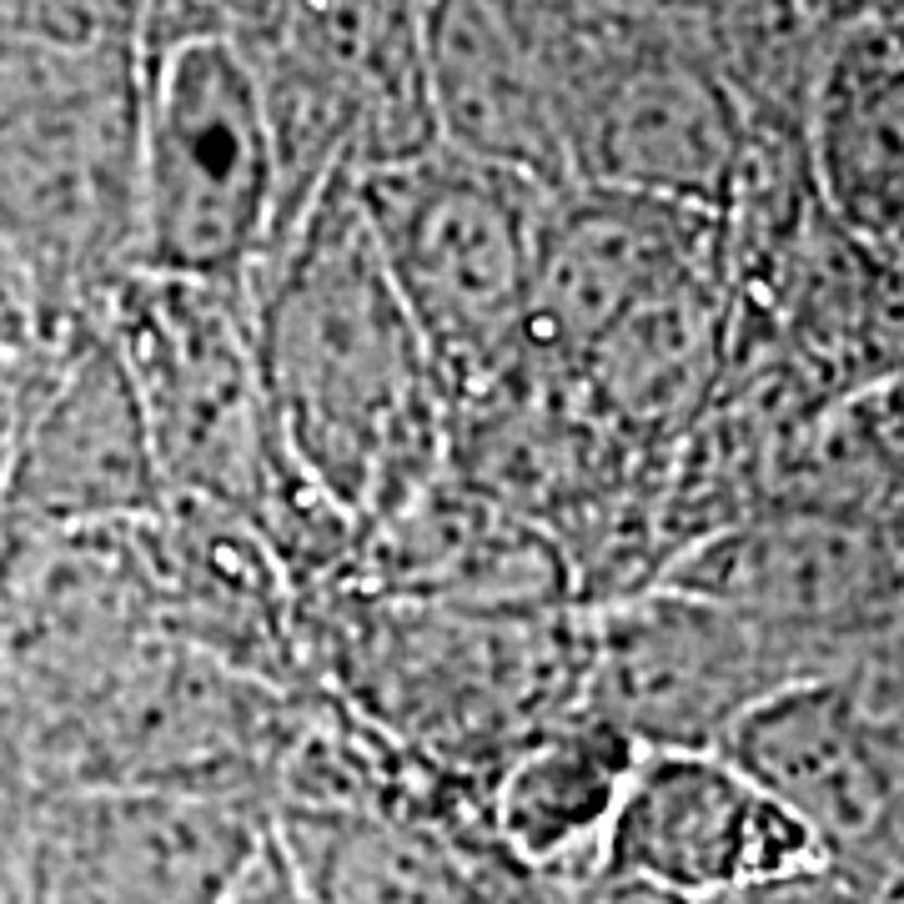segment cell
Returning <instances> with one entry per match:
<instances>
[{"label":"cell","instance_id":"cell-1","mask_svg":"<svg viewBox=\"0 0 904 904\" xmlns=\"http://www.w3.org/2000/svg\"><path fill=\"white\" fill-rule=\"evenodd\" d=\"M276 508L357 537L447 468V393L377 257L352 171L322 182L247 282Z\"/></svg>","mask_w":904,"mask_h":904},{"label":"cell","instance_id":"cell-2","mask_svg":"<svg viewBox=\"0 0 904 904\" xmlns=\"http://www.w3.org/2000/svg\"><path fill=\"white\" fill-rule=\"evenodd\" d=\"M307 683L428 773L483 794L512 748L583 708L578 608L468 614L317 589L297 598Z\"/></svg>","mask_w":904,"mask_h":904},{"label":"cell","instance_id":"cell-3","mask_svg":"<svg viewBox=\"0 0 904 904\" xmlns=\"http://www.w3.org/2000/svg\"><path fill=\"white\" fill-rule=\"evenodd\" d=\"M136 91L141 46L0 30V251L51 317L132 272Z\"/></svg>","mask_w":904,"mask_h":904},{"label":"cell","instance_id":"cell-4","mask_svg":"<svg viewBox=\"0 0 904 904\" xmlns=\"http://www.w3.org/2000/svg\"><path fill=\"white\" fill-rule=\"evenodd\" d=\"M352 186L447 403L518 368L533 352V236L553 186L447 141L352 171Z\"/></svg>","mask_w":904,"mask_h":904},{"label":"cell","instance_id":"cell-5","mask_svg":"<svg viewBox=\"0 0 904 904\" xmlns=\"http://www.w3.org/2000/svg\"><path fill=\"white\" fill-rule=\"evenodd\" d=\"M282 236V166L247 55L226 30L141 40L132 267L251 282Z\"/></svg>","mask_w":904,"mask_h":904},{"label":"cell","instance_id":"cell-6","mask_svg":"<svg viewBox=\"0 0 904 904\" xmlns=\"http://www.w3.org/2000/svg\"><path fill=\"white\" fill-rule=\"evenodd\" d=\"M141 403L166 493L262 528L276 453L251 352L247 282L121 272L91 307Z\"/></svg>","mask_w":904,"mask_h":904},{"label":"cell","instance_id":"cell-7","mask_svg":"<svg viewBox=\"0 0 904 904\" xmlns=\"http://www.w3.org/2000/svg\"><path fill=\"white\" fill-rule=\"evenodd\" d=\"M418 11L422 0H272L232 30L272 121L282 232L327 176L437 141Z\"/></svg>","mask_w":904,"mask_h":904},{"label":"cell","instance_id":"cell-8","mask_svg":"<svg viewBox=\"0 0 904 904\" xmlns=\"http://www.w3.org/2000/svg\"><path fill=\"white\" fill-rule=\"evenodd\" d=\"M643 21L629 0H422L437 141L537 186H568L593 81Z\"/></svg>","mask_w":904,"mask_h":904},{"label":"cell","instance_id":"cell-9","mask_svg":"<svg viewBox=\"0 0 904 904\" xmlns=\"http://www.w3.org/2000/svg\"><path fill=\"white\" fill-rule=\"evenodd\" d=\"M583 629V708L614 723L633 748H723L734 723L769 694L804 679H834L900 648V639H890L865 654H834L673 583L589 608Z\"/></svg>","mask_w":904,"mask_h":904},{"label":"cell","instance_id":"cell-10","mask_svg":"<svg viewBox=\"0 0 904 904\" xmlns=\"http://www.w3.org/2000/svg\"><path fill=\"white\" fill-rule=\"evenodd\" d=\"M719 754L804 829L809 850L879 894L904 865L900 648L748 708Z\"/></svg>","mask_w":904,"mask_h":904},{"label":"cell","instance_id":"cell-11","mask_svg":"<svg viewBox=\"0 0 904 904\" xmlns=\"http://www.w3.org/2000/svg\"><path fill=\"white\" fill-rule=\"evenodd\" d=\"M272 850L247 789L66 784L21 809L30 904H232Z\"/></svg>","mask_w":904,"mask_h":904},{"label":"cell","instance_id":"cell-12","mask_svg":"<svg viewBox=\"0 0 904 904\" xmlns=\"http://www.w3.org/2000/svg\"><path fill=\"white\" fill-rule=\"evenodd\" d=\"M166 503L132 377L91 307L51 327L0 462V533L132 528Z\"/></svg>","mask_w":904,"mask_h":904},{"label":"cell","instance_id":"cell-13","mask_svg":"<svg viewBox=\"0 0 904 904\" xmlns=\"http://www.w3.org/2000/svg\"><path fill=\"white\" fill-rule=\"evenodd\" d=\"M664 583L834 654L900 639V528L890 523L754 508L698 537Z\"/></svg>","mask_w":904,"mask_h":904},{"label":"cell","instance_id":"cell-14","mask_svg":"<svg viewBox=\"0 0 904 904\" xmlns=\"http://www.w3.org/2000/svg\"><path fill=\"white\" fill-rule=\"evenodd\" d=\"M272 850L307 904H568L487 839L478 794L403 809H272Z\"/></svg>","mask_w":904,"mask_h":904},{"label":"cell","instance_id":"cell-15","mask_svg":"<svg viewBox=\"0 0 904 904\" xmlns=\"http://www.w3.org/2000/svg\"><path fill=\"white\" fill-rule=\"evenodd\" d=\"M704 272L723 276L708 207L589 182L553 186L533 236L528 347L573 368L623 312Z\"/></svg>","mask_w":904,"mask_h":904},{"label":"cell","instance_id":"cell-16","mask_svg":"<svg viewBox=\"0 0 904 904\" xmlns=\"http://www.w3.org/2000/svg\"><path fill=\"white\" fill-rule=\"evenodd\" d=\"M800 859H819L804 829L729 754L639 748L593 875L708 904Z\"/></svg>","mask_w":904,"mask_h":904},{"label":"cell","instance_id":"cell-17","mask_svg":"<svg viewBox=\"0 0 904 904\" xmlns=\"http://www.w3.org/2000/svg\"><path fill=\"white\" fill-rule=\"evenodd\" d=\"M748 116L689 46L643 21L608 55L573 132V182L719 207Z\"/></svg>","mask_w":904,"mask_h":904},{"label":"cell","instance_id":"cell-18","mask_svg":"<svg viewBox=\"0 0 904 904\" xmlns=\"http://www.w3.org/2000/svg\"><path fill=\"white\" fill-rule=\"evenodd\" d=\"M146 593L161 633L272 689H301L297 589L262 537L232 508L166 493L132 523Z\"/></svg>","mask_w":904,"mask_h":904},{"label":"cell","instance_id":"cell-19","mask_svg":"<svg viewBox=\"0 0 904 904\" xmlns=\"http://www.w3.org/2000/svg\"><path fill=\"white\" fill-rule=\"evenodd\" d=\"M332 589L468 614L573 608L553 537L447 468L357 537L352 564Z\"/></svg>","mask_w":904,"mask_h":904},{"label":"cell","instance_id":"cell-20","mask_svg":"<svg viewBox=\"0 0 904 904\" xmlns=\"http://www.w3.org/2000/svg\"><path fill=\"white\" fill-rule=\"evenodd\" d=\"M809 191L839 232L900 262L904 251V55L900 26L819 40L800 101Z\"/></svg>","mask_w":904,"mask_h":904},{"label":"cell","instance_id":"cell-21","mask_svg":"<svg viewBox=\"0 0 904 904\" xmlns=\"http://www.w3.org/2000/svg\"><path fill=\"white\" fill-rule=\"evenodd\" d=\"M729 347L734 292L719 272H704L623 312L568 372L598 418L639 458L658 462L719 397Z\"/></svg>","mask_w":904,"mask_h":904},{"label":"cell","instance_id":"cell-22","mask_svg":"<svg viewBox=\"0 0 904 904\" xmlns=\"http://www.w3.org/2000/svg\"><path fill=\"white\" fill-rule=\"evenodd\" d=\"M639 748L614 723L578 708L493 769L478 794L487 839L518 869L548 884H583L598 869L608 819L618 809Z\"/></svg>","mask_w":904,"mask_h":904},{"label":"cell","instance_id":"cell-23","mask_svg":"<svg viewBox=\"0 0 904 904\" xmlns=\"http://www.w3.org/2000/svg\"><path fill=\"white\" fill-rule=\"evenodd\" d=\"M151 0H0V30L76 46H141Z\"/></svg>","mask_w":904,"mask_h":904},{"label":"cell","instance_id":"cell-24","mask_svg":"<svg viewBox=\"0 0 904 904\" xmlns=\"http://www.w3.org/2000/svg\"><path fill=\"white\" fill-rule=\"evenodd\" d=\"M708 904H900V894H879L865 879L844 875L829 859H800L789 869H773L739 884V890L719 894Z\"/></svg>","mask_w":904,"mask_h":904},{"label":"cell","instance_id":"cell-25","mask_svg":"<svg viewBox=\"0 0 904 904\" xmlns=\"http://www.w3.org/2000/svg\"><path fill=\"white\" fill-rule=\"evenodd\" d=\"M794 11L814 40H829L859 26H900L904 0H794Z\"/></svg>","mask_w":904,"mask_h":904},{"label":"cell","instance_id":"cell-26","mask_svg":"<svg viewBox=\"0 0 904 904\" xmlns=\"http://www.w3.org/2000/svg\"><path fill=\"white\" fill-rule=\"evenodd\" d=\"M232 904H307V894L292 884V875L282 869L276 850L262 854V865L247 875V884L232 894Z\"/></svg>","mask_w":904,"mask_h":904},{"label":"cell","instance_id":"cell-27","mask_svg":"<svg viewBox=\"0 0 904 904\" xmlns=\"http://www.w3.org/2000/svg\"><path fill=\"white\" fill-rule=\"evenodd\" d=\"M21 809H0V904H30L21 875Z\"/></svg>","mask_w":904,"mask_h":904},{"label":"cell","instance_id":"cell-28","mask_svg":"<svg viewBox=\"0 0 904 904\" xmlns=\"http://www.w3.org/2000/svg\"><path fill=\"white\" fill-rule=\"evenodd\" d=\"M568 904H689V900H673V894L643 890V884H618V879L589 875L583 884H568Z\"/></svg>","mask_w":904,"mask_h":904}]
</instances>
